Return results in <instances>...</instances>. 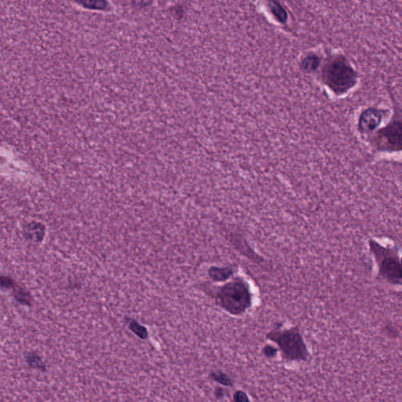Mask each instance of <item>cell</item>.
I'll use <instances>...</instances> for the list:
<instances>
[{"instance_id": "obj_3", "label": "cell", "mask_w": 402, "mask_h": 402, "mask_svg": "<svg viewBox=\"0 0 402 402\" xmlns=\"http://www.w3.org/2000/svg\"><path fill=\"white\" fill-rule=\"evenodd\" d=\"M324 78L328 86L334 91L344 93L354 86L357 75L347 60L337 58L326 66Z\"/></svg>"}, {"instance_id": "obj_12", "label": "cell", "mask_w": 402, "mask_h": 402, "mask_svg": "<svg viewBox=\"0 0 402 402\" xmlns=\"http://www.w3.org/2000/svg\"><path fill=\"white\" fill-rule=\"evenodd\" d=\"M27 361H28L29 365L33 367V368L43 369V362H42L41 358L37 354L32 353V354H28V357H27Z\"/></svg>"}, {"instance_id": "obj_9", "label": "cell", "mask_w": 402, "mask_h": 402, "mask_svg": "<svg viewBox=\"0 0 402 402\" xmlns=\"http://www.w3.org/2000/svg\"><path fill=\"white\" fill-rule=\"evenodd\" d=\"M279 354L277 347L273 344H266L262 348V354L267 359H274Z\"/></svg>"}, {"instance_id": "obj_4", "label": "cell", "mask_w": 402, "mask_h": 402, "mask_svg": "<svg viewBox=\"0 0 402 402\" xmlns=\"http://www.w3.org/2000/svg\"><path fill=\"white\" fill-rule=\"evenodd\" d=\"M370 249L378 263L380 276L383 279L387 280L389 283L400 285L401 263L397 253L374 241H370Z\"/></svg>"}, {"instance_id": "obj_11", "label": "cell", "mask_w": 402, "mask_h": 402, "mask_svg": "<svg viewBox=\"0 0 402 402\" xmlns=\"http://www.w3.org/2000/svg\"><path fill=\"white\" fill-rule=\"evenodd\" d=\"M130 328L140 338L145 339L148 337V332H147L146 328H144L142 325H140L137 322H132V324L130 325Z\"/></svg>"}, {"instance_id": "obj_2", "label": "cell", "mask_w": 402, "mask_h": 402, "mask_svg": "<svg viewBox=\"0 0 402 402\" xmlns=\"http://www.w3.org/2000/svg\"><path fill=\"white\" fill-rule=\"evenodd\" d=\"M223 307L233 315H241L252 305L249 286L242 281H235L225 285L220 293Z\"/></svg>"}, {"instance_id": "obj_10", "label": "cell", "mask_w": 402, "mask_h": 402, "mask_svg": "<svg viewBox=\"0 0 402 402\" xmlns=\"http://www.w3.org/2000/svg\"><path fill=\"white\" fill-rule=\"evenodd\" d=\"M270 7L272 12L276 16V18L282 22H285L287 19V14L282 6H280L277 3L271 2Z\"/></svg>"}, {"instance_id": "obj_5", "label": "cell", "mask_w": 402, "mask_h": 402, "mask_svg": "<svg viewBox=\"0 0 402 402\" xmlns=\"http://www.w3.org/2000/svg\"><path fill=\"white\" fill-rule=\"evenodd\" d=\"M400 122L393 123L385 129L382 130L377 137V143L382 148L400 149L401 137Z\"/></svg>"}, {"instance_id": "obj_1", "label": "cell", "mask_w": 402, "mask_h": 402, "mask_svg": "<svg viewBox=\"0 0 402 402\" xmlns=\"http://www.w3.org/2000/svg\"><path fill=\"white\" fill-rule=\"evenodd\" d=\"M266 338L276 345L285 363L306 362L311 357L307 344L298 327L276 326L268 332Z\"/></svg>"}, {"instance_id": "obj_8", "label": "cell", "mask_w": 402, "mask_h": 402, "mask_svg": "<svg viewBox=\"0 0 402 402\" xmlns=\"http://www.w3.org/2000/svg\"><path fill=\"white\" fill-rule=\"evenodd\" d=\"M319 58L318 56L311 54V55L307 56L305 57L302 63V68L303 70L305 71L311 72L314 71L319 66Z\"/></svg>"}, {"instance_id": "obj_6", "label": "cell", "mask_w": 402, "mask_h": 402, "mask_svg": "<svg viewBox=\"0 0 402 402\" xmlns=\"http://www.w3.org/2000/svg\"><path fill=\"white\" fill-rule=\"evenodd\" d=\"M381 121L382 114L380 111L375 109H367L360 117V131L362 133H369L380 125Z\"/></svg>"}, {"instance_id": "obj_13", "label": "cell", "mask_w": 402, "mask_h": 402, "mask_svg": "<svg viewBox=\"0 0 402 402\" xmlns=\"http://www.w3.org/2000/svg\"><path fill=\"white\" fill-rule=\"evenodd\" d=\"M233 401L234 402H252L249 396L246 392L238 390L233 394Z\"/></svg>"}, {"instance_id": "obj_7", "label": "cell", "mask_w": 402, "mask_h": 402, "mask_svg": "<svg viewBox=\"0 0 402 402\" xmlns=\"http://www.w3.org/2000/svg\"><path fill=\"white\" fill-rule=\"evenodd\" d=\"M211 380L217 382L224 387H231L233 386V380L230 378V376L222 371L212 372L210 374Z\"/></svg>"}, {"instance_id": "obj_14", "label": "cell", "mask_w": 402, "mask_h": 402, "mask_svg": "<svg viewBox=\"0 0 402 402\" xmlns=\"http://www.w3.org/2000/svg\"><path fill=\"white\" fill-rule=\"evenodd\" d=\"M215 396L217 398H223L225 396V390L223 388H218L215 390Z\"/></svg>"}]
</instances>
